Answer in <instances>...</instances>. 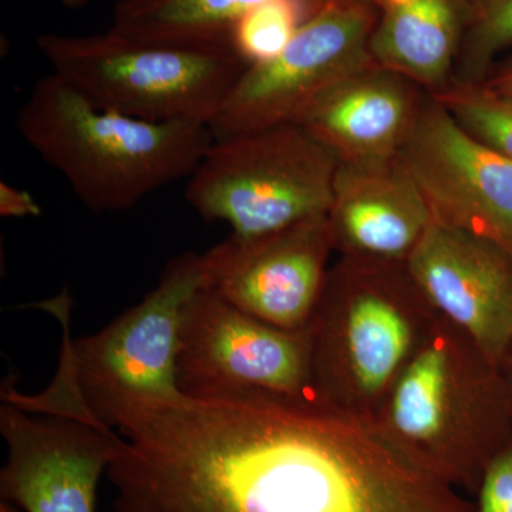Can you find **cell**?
Returning <instances> with one entry per match:
<instances>
[{
	"label": "cell",
	"instance_id": "obj_1",
	"mask_svg": "<svg viewBox=\"0 0 512 512\" xmlns=\"http://www.w3.org/2000/svg\"><path fill=\"white\" fill-rule=\"evenodd\" d=\"M114 512H471L372 424L264 394L140 400L111 414Z\"/></svg>",
	"mask_w": 512,
	"mask_h": 512
},
{
	"label": "cell",
	"instance_id": "obj_2",
	"mask_svg": "<svg viewBox=\"0 0 512 512\" xmlns=\"http://www.w3.org/2000/svg\"><path fill=\"white\" fill-rule=\"evenodd\" d=\"M370 424L424 476L476 495L511 440L512 399L500 367L437 316Z\"/></svg>",
	"mask_w": 512,
	"mask_h": 512
},
{
	"label": "cell",
	"instance_id": "obj_3",
	"mask_svg": "<svg viewBox=\"0 0 512 512\" xmlns=\"http://www.w3.org/2000/svg\"><path fill=\"white\" fill-rule=\"evenodd\" d=\"M16 128L96 214L130 210L190 177L214 141L207 124L100 109L53 73L30 90Z\"/></svg>",
	"mask_w": 512,
	"mask_h": 512
},
{
	"label": "cell",
	"instance_id": "obj_4",
	"mask_svg": "<svg viewBox=\"0 0 512 512\" xmlns=\"http://www.w3.org/2000/svg\"><path fill=\"white\" fill-rule=\"evenodd\" d=\"M437 316L407 264L339 256L306 326L320 406L372 423Z\"/></svg>",
	"mask_w": 512,
	"mask_h": 512
},
{
	"label": "cell",
	"instance_id": "obj_5",
	"mask_svg": "<svg viewBox=\"0 0 512 512\" xmlns=\"http://www.w3.org/2000/svg\"><path fill=\"white\" fill-rule=\"evenodd\" d=\"M204 284L202 254L175 256L165 265L156 288L100 332L72 340L64 326L59 372L45 392L26 396L6 384L2 400L25 412L113 430L109 420L117 407L181 396V326L188 302Z\"/></svg>",
	"mask_w": 512,
	"mask_h": 512
},
{
	"label": "cell",
	"instance_id": "obj_6",
	"mask_svg": "<svg viewBox=\"0 0 512 512\" xmlns=\"http://www.w3.org/2000/svg\"><path fill=\"white\" fill-rule=\"evenodd\" d=\"M37 47L59 76L100 109L147 121L210 124L247 63L228 47L45 33Z\"/></svg>",
	"mask_w": 512,
	"mask_h": 512
},
{
	"label": "cell",
	"instance_id": "obj_7",
	"mask_svg": "<svg viewBox=\"0 0 512 512\" xmlns=\"http://www.w3.org/2000/svg\"><path fill=\"white\" fill-rule=\"evenodd\" d=\"M338 167L306 128L284 124L212 141L184 195L202 220L259 237L328 214Z\"/></svg>",
	"mask_w": 512,
	"mask_h": 512
},
{
	"label": "cell",
	"instance_id": "obj_8",
	"mask_svg": "<svg viewBox=\"0 0 512 512\" xmlns=\"http://www.w3.org/2000/svg\"><path fill=\"white\" fill-rule=\"evenodd\" d=\"M177 382L192 397L264 394L320 406L313 393L308 329L276 328L207 288L185 308Z\"/></svg>",
	"mask_w": 512,
	"mask_h": 512
},
{
	"label": "cell",
	"instance_id": "obj_9",
	"mask_svg": "<svg viewBox=\"0 0 512 512\" xmlns=\"http://www.w3.org/2000/svg\"><path fill=\"white\" fill-rule=\"evenodd\" d=\"M376 20L372 3L323 6L279 55L245 67L208 124L214 140L296 123L320 94L375 63L369 40Z\"/></svg>",
	"mask_w": 512,
	"mask_h": 512
},
{
	"label": "cell",
	"instance_id": "obj_10",
	"mask_svg": "<svg viewBox=\"0 0 512 512\" xmlns=\"http://www.w3.org/2000/svg\"><path fill=\"white\" fill-rule=\"evenodd\" d=\"M335 254L326 214L259 237L237 235L202 254L204 288L286 330L308 326Z\"/></svg>",
	"mask_w": 512,
	"mask_h": 512
},
{
	"label": "cell",
	"instance_id": "obj_11",
	"mask_svg": "<svg viewBox=\"0 0 512 512\" xmlns=\"http://www.w3.org/2000/svg\"><path fill=\"white\" fill-rule=\"evenodd\" d=\"M0 433L8 447L2 501L23 512H96L101 477L123 447L120 434L8 402L0 407Z\"/></svg>",
	"mask_w": 512,
	"mask_h": 512
},
{
	"label": "cell",
	"instance_id": "obj_12",
	"mask_svg": "<svg viewBox=\"0 0 512 512\" xmlns=\"http://www.w3.org/2000/svg\"><path fill=\"white\" fill-rule=\"evenodd\" d=\"M433 215L494 242L512 256V160L468 136L427 97L400 154Z\"/></svg>",
	"mask_w": 512,
	"mask_h": 512
},
{
	"label": "cell",
	"instance_id": "obj_13",
	"mask_svg": "<svg viewBox=\"0 0 512 512\" xmlns=\"http://www.w3.org/2000/svg\"><path fill=\"white\" fill-rule=\"evenodd\" d=\"M407 268L434 311L501 369L512 345V256L434 217Z\"/></svg>",
	"mask_w": 512,
	"mask_h": 512
},
{
	"label": "cell",
	"instance_id": "obj_14",
	"mask_svg": "<svg viewBox=\"0 0 512 512\" xmlns=\"http://www.w3.org/2000/svg\"><path fill=\"white\" fill-rule=\"evenodd\" d=\"M326 217L339 256L400 264H407L434 220L402 157L339 163Z\"/></svg>",
	"mask_w": 512,
	"mask_h": 512
},
{
	"label": "cell",
	"instance_id": "obj_15",
	"mask_svg": "<svg viewBox=\"0 0 512 512\" xmlns=\"http://www.w3.org/2000/svg\"><path fill=\"white\" fill-rule=\"evenodd\" d=\"M429 93L376 63L349 74L313 101L296 124L343 164L400 157Z\"/></svg>",
	"mask_w": 512,
	"mask_h": 512
},
{
	"label": "cell",
	"instance_id": "obj_16",
	"mask_svg": "<svg viewBox=\"0 0 512 512\" xmlns=\"http://www.w3.org/2000/svg\"><path fill=\"white\" fill-rule=\"evenodd\" d=\"M373 62L436 94L453 82L466 29V0H375Z\"/></svg>",
	"mask_w": 512,
	"mask_h": 512
},
{
	"label": "cell",
	"instance_id": "obj_17",
	"mask_svg": "<svg viewBox=\"0 0 512 512\" xmlns=\"http://www.w3.org/2000/svg\"><path fill=\"white\" fill-rule=\"evenodd\" d=\"M265 0H119L109 32L153 45L231 47L239 19Z\"/></svg>",
	"mask_w": 512,
	"mask_h": 512
},
{
	"label": "cell",
	"instance_id": "obj_18",
	"mask_svg": "<svg viewBox=\"0 0 512 512\" xmlns=\"http://www.w3.org/2000/svg\"><path fill=\"white\" fill-rule=\"evenodd\" d=\"M323 6L322 0H265L239 19L232 50L247 66L266 62L279 55Z\"/></svg>",
	"mask_w": 512,
	"mask_h": 512
},
{
	"label": "cell",
	"instance_id": "obj_19",
	"mask_svg": "<svg viewBox=\"0 0 512 512\" xmlns=\"http://www.w3.org/2000/svg\"><path fill=\"white\" fill-rule=\"evenodd\" d=\"M431 96L468 136L512 160V96L456 80Z\"/></svg>",
	"mask_w": 512,
	"mask_h": 512
},
{
	"label": "cell",
	"instance_id": "obj_20",
	"mask_svg": "<svg viewBox=\"0 0 512 512\" xmlns=\"http://www.w3.org/2000/svg\"><path fill=\"white\" fill-rule=\"evenodd\" d=\"M466 10L454 80L481 84L512 49V0H466Z\"/></svg>",
	"mask_w": 512,
	"mask_h": 512
},
{
	"label": "cell",
	"instance_id": "obj_21",
	"mask_svg": "<svg viewBox=\"0 0 512 512\" xmlns=\"http://www.w3.org/2000/svg\"><path fill=\"white\" fill-rule=\"evenodd\" d=\"M473 512H512V437L485 470Z\"/></svg>",
	"mask_w": 512,
	"mask_h": 512
},
{
	"label": "cell",
	"instance_id": "obj_22",
	"mask_svg": "<svg viewBox=\"0 0 512 512\" xmlns=\"http://www.w3.org/2000/svg\"><path fill=\"white\" fill-rule=\"evenodd\" d=\"M42 214L33 195L12 187L3 181L0 184V215L6 218L39 217Z\"/></svg>",
	"mask_w": 512,
	"mask_h": 512
},
{
	"label": "cell",
	"instance_id": "obj_23",
	"mask_svg": "<svg viewBox=\"0 0 512 512\" xmlns=\"http://www.w3.org/2000/svg\"><path fill=\"white\" fill-rule=\"evenodd\" d=\"M481 84L494 90V92L512 96V56L507 57L501 63L495 64L493 72Z\"/></svg>",
	"mask_w": 512,
	"mask_h": 512
},
{
	"label": "cell",
	"instance_id": "obj_24",
	"mask_svg": "<svg viewBox=\"0 0 512 512\" xmlns=\"http://www.w3.org/2000/svg\"><path fill=\"white\" fill-rule=\"evenodd\" d=\"M501 372H503L505 383H507L512 399V345L507 355H505L503 365H501Z\"/></svg>",
	"mask_w": 512,
	"mask_h": 512
},
{
	"label": "cell",
	"instance_id": "obj_25",
	"mask_svg": "<svg viewBox=\"0 0 512 512\" xmlns=\"http://www.w3.org/2000/svg\"><path fill=\"white\" fill-rule=\"evenodd\" d=\"M64 8L77 10L82 9L84 6L89 5L92 0H60Z\"/></svg>",
	"mask_w": 512,
	"mask_h": 512
},
{
	"label": "cell",
	"instance_id": "obj_26",
	"mask_svg": "<svg viewBox=\"0 0 512 512\" xmlns=\"http://www.w3.org/2000/svg\"><path fill=\"white\" fill-rule=\"evenodd\" d=\"M0 512H22V510H19L15 505L2 501V503H0Z\"/></svg>",
	"mask_w": 512,
	"mask_h": 512
},
{
	"label": "cell",
	"instance_id": "obj_27",
	"mask_svg": "<svg viewBox=\"0 0 512 512\" xmlns=\"http://www.w3.org/2000/svg\"><path fill=\"white\" fill-rule=\"evenodd\" d=\"M332 2H345V3L360 2V3H372V5H375V0H323V3H325V5H328V3H332Z\"/></svg>",
	"mask_w": 512,
	"mask_h": 512
}]
</instances>
